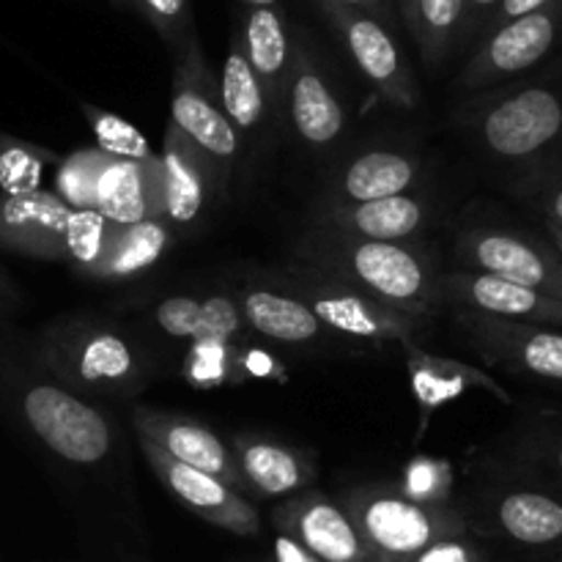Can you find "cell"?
<instances>
[{
    "mask_svg": "<svg viewBox=\"0 0 562 562\" xmlns=\"http://www.w3.org/2000/svg\"><path fill=\"white\" fill-rule=\"evenodd\" d=\"M0 409L71 488L132 492L130 456L113 417L66 390L38 360L33 338L0 318Z\"/></svg>",
    "mask_w": 562,
    "mask_h": 562,
    "instance_id": "6da1fadb",
    "label": "cell"
},
{
    "mask_svg": "<svg viewBox=\"0 0 562 562\" xmlns=\"http://www.w3.org/2000/svg\"><path fill=\"white\" fill-rule=\"evenodd\" d=\"M42 366L86 401H126L143 393L154 360L121 324L97 313H66L33 338Z\"/></svg>",
    "mask_w": 562,
    "mask_h": 562,
    "instance_id": "7a4b0ae2",
    "label": "cell"
},
{
    "mask_svg": "<svg viewBox=\"0 0 562 562\" xmlns=\"http://www.w3.org/2000/svg\"><path fill=\"white\" fill-rule=\"evenodd\" d=\"M307 267L349 280L384 305L431 318L439 311L437 258L417 241H371L311 228L300 241Z\"/></svg>",
    "mask_w": 562,
    "mask_h": 562,
    "instance_id": "3957f363",
    "label": "cell"
},
{
    "mask_svg": "<svg viewBox=\"0 0 562 562\" xmlns=\"http://www.w3.org/2000/svg\"><path fill=\"white\" fill-rule=\"evenodd\" d=\"M481 154L514 179L562 157V88L549 82L483 91L464 113Z\"/></svg>",
    "mask_w": 562,
    "mask_h": 562,
    "instance_id": "277c9868",
    "label": "cell"
},
{
    "mask_svg": "<svg viewBox=\"0 0 562 562\" xmlns=\"http://www.w3.org/2000/svg\"><path fill=\"white\" fill-rule=\"evenodd\" d=\"M470 536L499 547L538 554L549 562L562 552V494L505 464L456 494Z\"/></svg>",
    "mask_w": 562,
    "mask_h": 562,
    "instance_id": "5b68a950",
    "label": "cell"
},
{
    "mask_svg": "<svg viewBox=\"0 0 562 562\" xmlns=\"http://www.w3.org/2000/svg\"><path fill=\"white\" fill-rule=\"evenodd\" d=\"M269 278L289 291L291 296L307 305L313 316L349 344H398L420 346L426 338L431 318L415 316V313L398 311L393 305H384L376 296L366 294L362 289L351 285L349 280H340L335 274L322 272L307 263H294L289 269L272 272Z\"/></svg>",
    "mask_w": 562,
    "mask_h": 562,
    "instance_id": "8992f818",
    "label": "cell"
},
{
    "mask_svg": "<svg viewBox=\"0 0 562 562\" xmlns=\"http://www.w3.org/2000/svg\"><path fill=\"white\" fill-rule=\"evenodd\" d=\"M371 562H409L434 543L470 536L456 503L428 505L406 497L398 486H355L344 497Z\"/></svg>",
    "mask_w": 562,
    "mask_h": 562,
    "instance_id": "52a82bcc",
    "label": "cell"
},
{
    "mask_svg": "<svg viewBox=\"0 0 562 562\" xmlns=\"http://www.w3.org/2000/svg\"><path fill=\"white\" fill-rule=\"evenodd\" d=\"M170 124L212 159L220 187L228 195V187L234 181L236 165H239L245 146L231 126L228 115H225L223 102H220V88L209 71L195 33H190L181 42V47L173 49Z\"/></svg>",
    "mask_w": 562,
    "mask_h": 562,
    "instance_id": "ba28073f",
    "label": "cell"
},
{
    "mask_svg": "<svg viewBox=\"0 0 562 562\" xmlns=\"http://www.w3.org/2000/svg\"><path fill=\"white\" fill-rule=\"evenodd\" d=\"M456 269L486 272L562 302V256L547 234L499 223H470L453 239Z\"/></svg>",
    "mask_w": 562,
    "mask_h": 562,
    "instance_id": "9c48e42d",
    "label": "cell"
},
{
    "mask_svg": "<svg viewBox=\"0 0 562 562\" xmlns=\"http://www.w3.org/2000/svg\"><path fill=\"white\" fill-rule=\"evenodd\" d=\"M316 5L327 16L329 25L335 27L346 53L351 55L360 75L371 82L373 91L398 110L417 108L420 86H417L398 42L384 27V22L373 20L362 11L346 9L335 0H316Z\"/></svg>",
    "mask_w": 562,
    "mask_h": 562,
    "instance_id": "30bf717a",
    "label": "cell"
},
{
    "mask_svg": "<svg viewBox=\"0 0 562 562\" xmlns=\"http://www.w3.org/2000/svg\"><path fill=\"white\" fill-rule=\"evenodd\" d=\"M453 313L464 338L488 366L536 382L562 384V329L467 311Z\"/></svg>",
    "mask_w": 562,
    "mask_h": 562,
    "instance_id": "8fae6325",
    "label": "cell"
},
{
    "mask_svg": "<svg viewBox=\"0 0 562 562\" xmlns=\"http://www.w3.org/2000/svg\"><path fill=\"white\" fill-rule=\"evenodd\" d=\"M225 198L212 159L168 124L162 137V151L157 154V206L159 220L187 234L203 220L214 201Z\"/></svg>",
    "mask_w": 562,
    "mask_h": 562,
    "instance_id": "7c38bea8",
    "label": "cell"
},
{
    "mask_svg": "<svg viewBox=\"0 0 562 562\" xmlns=\"http://www.w3.org/2000/svg\"><path fill=\"white\" fill-rule=\"evenodd\" d=\"M558 11L543 9L488 31L459 77L464 91H494L503 82L536 69L558 44Z\"/></svg>",
    "mask_w": 562,
    "mask_h": 562,
    "instance_id": "4fadbf2b",
    "label": "cell"
},
{
    "mask_svg": "<svg viewBox=\"0 0 562 562\" xmlns=\"http://www.w3.org/2000/svg\"><path fill=\"white\" fill-rule=\"evenodd\" d=\"M239 311L245 316L250 335L274 346H289V349H355V344L329 333L307 305H302L296 296L280 289L269 274L258 272L256 278L245 280L234 291Z\"/></svg>",
    "mask_w": 562,
    "mask_h": 562,
    "instance_id": "5bb4252c",
    "label": "cell"
},
{
    "mask_svg": "<svg viewBox=\"0 0 562 562\" xmlns=\"http://www.w3.org/2000/svg\"><path fill=\"white\" fill-rule=\"evenodd\" d=\"M283 110L289 115L296 140L313 154L335 151L349 130V113L333 88V80L322 69L311 47L302 42L294 44Z\"/></svg>",
    "mask_w": 562,
    "mask_h": 562,
    "instance_id": "9a60e30c",
    "label": "cell"
},
{
    "mask_svg": "<svg viewBox=\"0 0 562 562\" xmlns=\"http://www.w3.org/2000/svg\"><path fill=\"white\" fill-rule=\"evenodd\" d=\"M132 428H135L137 439L157 445L159 450L173 456L181 464L220 477L231 488H236L241 497H252V488L241 475L234 448L203 423L192 420L187 415H176V412L135 406L132 409Z\"/></svg>",
    "mask_w": 562,
    "mask_h": 562,
    "instance_id": "2e32d148",
    "label": "cell"
},
{
    "mask_svg": "<svg viewBox=\"0 0 562 562\" xmlns=\"http://www.w3.org/2000/svg\"><path fill=\"white\" fill-rule=\"evenodd\" d=\"M137 445H140L143 459L148 461L159 483L187 510H192V514L201 516L209 525L220 527V530L234 532V536H258L261 532L258 510L252 508L250 499L241 497L228 483H223L214 475H206V472L195 470V467L181 464V461H176L173 456H168L157 445L146 442V439H137Z\"/></svg>",
    "mask_w": 562,
    "mask_h": 562,
    "instance_id": "e0dca14e",
    "label": "cell"
},
{
    "mask_svg": "<svg viewBox=\"0 0 562 562\" xmlns=\"http://www.w3.org/2000/svg\"><path fill=\"white\" fill-rule=\"evenodd\" d=\"M437 291L439 307L562 329L560 300H552V296L527 289V285L494 278V274L450 269V272L439 274Z\"/></svg>",
    "mask_w": 562,
    "mask_h": 562,
    "instance_id": "ac0fdd59",
    "label": "cell"
},
{
    "mask_svg": "<svg viewBox=\"0 0 562 562\" xmlns=\"http://www.w3.org/2000/svg\"><path fill=\"white\" fill-rule=\"evenodd\" d=\"M434 223L437 206L420 192L366 203L318 201L311 217V228L371 241H420Z\"/></svg>",
    "mask_w": 562,
    "mask_h": 562,
    "instance_id": "d6986e66",
    "label": "cell"
},
{
    "mask_svg": "<svg viewBox=\"0 0 562 562\" xmlns=\"http://www.w3.org/2000/svg\"><path fill=\"white\" fill-rule=\"evenodd\" d=\"M272 521L318 562H371L349 510L327 494L313 488L294 494L272 510Z\"/></svg>",
    "mask_w": 562,
    "mask_h": 562,
    "instance_id": "ffe728a7",
    "label": "cell"
},
{
    "mask_svg": "<svg viewBox=\"0 0 562 562\" xmlns=\"http://www.w3.org/2000/svg\"><path fill=\"white\" fill-rule=\"evenodd\" d=\"M75 209L55 192H0V247L36 261H66V239Z\"/></svg>",
    "mask_w": 562,
    "mask_h": 562,
    "instance_id": "44dd1931",
    "label": "cell"
},
{
    "mask_svg": "<svg viewBox=\"0 0 562 562\" xmlns=\"http://www.w3.org/2000/svg\"><path fill=\"white\" fill-rule=\"evenodd\" d=\"M423 181V157L412 148H366L335 170L322 201L366 203L417 192Z\"/></svg>",
    "mask_w": 562,
    "mask_h": 562,
    "instance_id": "7402d4cb",
    "label": "cell"
},
{
    "mask_svg": "<svg viewBox=\"0 0 562 562\" xmlns=\"http://www.w3.org/2000/svg\"><path fill=\"white\" fill-rule=\"evenodd\" d=\"M151 316L159 333L173 340H187V344L217 340V344L239 346L250 335L239 302L225 291L165 296L157 302Z\"/></svg>",
    "mask_w": 562,
    "mask_h": 562,
    "instance_id": "603a6c76",
    "label": "cell"
},
{
    "mask_svg": "<svg viewBox=\"0 0 562 562\" xmlns=\"http://www.w3.org/2000/svg\"><path fill=\"white\" fill-rule=\"evenodd\" d=\"M241 475L250 483L252 497H294L316 483V461L311 453L261 434H239L231 439Z\"/></svg>",
    "mask_w": 562,
    "mask_h": 562,
    "instance_id": "cb8c5ba5",
    "label": "cell"
},
{
    "mask_svg": "<svg viewBox=\"0 0 562 562\" xmlns=\"http://www.w3.org/2000/svg\"><path fill=\"white\" fill-rule=\"evenodd\" d=\"M404 357L412 393H415L417 406H420V434L426 431L434 412H439L450 401L461 398L472 387L486 390L488 395L499 398L503 404H510V395L505 393L503 384L488 376L486 371H481V368L470 366V362L431 355L423 346H406Z\"/></svg>",
    "mask_w": 562,
    "mask_h": 562,
    "instance_id": "d4e9b609",
    "label": "cell"
},
{
    "mask_svg": "<svg viewBox=\"0 0 562 562\" xmlns=\"http://www.w3.org/2000/svg\"><path fill=\"white\" fill-rule=\"evenodd\" d=\"M176 231L159 217L135 225H113L97 267L86 280L93 283H130L151 272L165 252L173 247Z\"/></svg>",
    "mask_w": 562,
    "mask_h": 562,
    "instance_id": "484cf974",
    "label": "cell"
},
{
    "mask_svg": "<svg viewBox=\"0 0 562 562\" xmlns=\"http://www.w3.org/2000/svg\"><path fill=\"white\" fill-rule=\"evenodd\" d=\"M239 38L252 71L261 80L269 104H272V110H280L291 60H294V42H291L285 14L278 5L274 9H250L245 16V25L239 27Z\"/></svg>",
    "mask_w": 562,
    "mask_h": 562,
    "instance_id": "4316f807",
    "label": "cell"
},
{
    "mask_svg": "<svg viewBox=\"0 0 562 562\" xmlns=\"http://www.w3.org/2000/svg\"><path fill=\"white\" fill-rule=\"evenodd\" d=\"M93 209L113 225H135L148 217H159L157 162L146 165L108 157L99 170Z\"/></svg>",
    "mask_w": 562,
    "mask_h": 562,
    "instance_id": "83f0119b",
    "label": "cell"
},
{
    "mask_svg": "<svg viewBox=\"0 0 562 562\" xmlns=\"http://www.w3.org/2000/svg\"><path fill=\"white\" fill-rule=\"evenodd\" d=\"M220 102H223L225 115H228L231 126L236 135L241 137V146L247 143H258L267 132L269 115L274 113L269 104L267 93H263L261 80L252 71L250 60H247L245 47H241L239 31L231 33L228 55H225L223 75H220Z\"/></svg>",
    "mask_w": 562,
    "mask_h": 562,
    "instance_id": "f1b7e54d",
    "label": "cell"
},
{
    "mask_svg": "<svg viewBox=\"0 0 562 562\" xmlns=\"http://www.w3.org/2000/svg\"><path fill=\"white\" fill-rule=\"evenodd\" d=\"M505 467L562 494V417L538 415L508 439Z\"/></svg>",
    "mask_w": 562,
    "mask_h": 562,
    "instance_id": "f546056e",
    "label": "cell"
},
{
    "mask_svg": "<svg viewBox=\"0 0 562 562\" xmlns=\"http://www.w3.org/2000/svg\"><path fill=\"white\" fill-rule=\"evenodd\" d=\"M461 22H464V0H417L412 38L417 42L428 69L445 64L459 38Z\"/></svg>",
    "mask_w": 562,
    "mask_h": 562,
    "instance_id": "4dcf8cb0",
    "label": "cell"
},
{
    "mask_svg": "<svg viewBox=\"0 0 562 562\" xmlns=\"http://www.w3.org/2000/svg\"><path fill=\"white\" fill-rule=\"evenodd\" d=\"M47 162H58L53 151L0 132V190L3 195L38 192V181H42Z\"/></svg>",
    "mask_w": 562,
    "mask_h": 562,
    "instance_id": "1f68e13d",
    "label": "cell"
},
{
    "mask_svg": "<svg viewBox=\"0 0 562 562\" xmlns=\"http://www.w3.org/2000/svg\"><path fill=\"white\" fill-rule=\"evenodd\" d=\"M82 115L91 124L93 135H97V148L113 159H132V162H157V151L148 146L146 137L140 135L137 126L124 121L121 115L110 113L104 108H93V104H82Z\"/></svg>",
    "mask_w": 562,
    "mask_h": 562,
    "instance_id": "d6a6232c",
    "label": "cell"
},
{
    "mask_svg": "<svg viewBox=\"0 0 562 562\" xmlns=\"http://www.w3.org/2000/svg\"><path fill=\"white\" fill-rule=\"evenodd\" d=\"M239 346L217 344V340H198V344H190V351L184 355V366H181V376L192 387L201 390L241 382Z\"/></svg>",
    "mask_w": 562,
    "mask_h": 562,
    "instance_id": "836d02e7",
    "label": "cell"
},
{
    "mask_svg": "<svg viewBox=\"0 0 562 562\" xmlns=\"http://www.w3.org/2000/svg\"><path fill=\"white\" fill-rule=\"evenodd\" d=\"M108 154L99 148H77L64 157L55 170V195L69 209H93L97 203V179Z\"/></svg>",
    "mask_w": 562,
    "mask_h": 562,
    "instance_id": "e575fe53",
    "label": "cell"
},
{
    "mask_svg": "<svg viewBox=\"0 0 562 562\" xmlns=\"http://www.w3.org/2000/svg\"><path fill=\"white\" fill-rule=\"evenodd\" d=\"M510 195L530 206L543 223L562 228V157L510 181Z\"/></svg>",
    "mask_w": 562,
    "mask_h": 562,
    "instance_id": "d590c367",
    "label": "cell"
},
{
    "mask_svg": "<svg viewBox=\"0 0 562 562\" xmlns=\"http://www.w3.org/2000/svg\"><path fill=\"white\" fill-rule=\"evenodd\" d=\"M110 231H113V223H108L97 209H75L69 223V239H66V263L80 278H88L91 269L97 267Z\"/></svg>",
    "mask_w": 562,
    "mask_h": 562,
    "instance_id": "8d00e7d4",
    "label": "cell"
},
{
    "mask_svg": "<svg viewBox=\"0 0 562 562\" xmlns=\"http://www.w3.org/2000/svg\"><path fill=\"white\" fill-rule=\"evenodd\" d=\"M398 488L406 497L428 505H450L456 503V494H459L456 492V475L448 461L428 459V456H420L406 467L404 483Z\"/></svg>",
    "mask_w": 562,
    "mask_h": 562,
    "instance_id": "74e56055",
    "label": "cell"
},
{
    "mask_svg": "<svg viewBox=\"0 0 562 562\" xmlns=\"http://www.w3.org/2000/svg\"><path fill=\"white\" fill-rule=\"evenodd\" d=\"M130 5L151 22L170 49H179L181 42L195 33L190 22V0H130Z\"/></svg>",
    "mask_w": 562,
    "mask_h": 562,
    "instance_id": "f35d334b",
    "label": "cell"
},
{
    "mask_svg": "<svg viewBox=\"0 0 562 562\" xmlns=\"http://www.w3.org/2000/svg\"><path fill=\"white\" fill-rule=\"evenodd\" d=\"M409 562H494L492 552L483 541L477 538L464 536V538H450V541L434 543L426 552H420Z\"/></svg>",
    "mask_w": 562,
    "mask_h": 562,
    "instance_id": "ab89813d",
    "label": "cell"
},
{
    "mask_svg": "<svg viewBox=\"0 0 562 562\" xmlns=\"http://www.w3.org/2000/svg\"><path fill=\"white\" fill-rule=\"evenodd\" d=\"M285 368L283 362L274 360L267 349H258V346H239V373H241V382L245 379H285Z\"/></svg>",
    "mask_w": 562,
    "mask_h": 562,
    "instance_id": "60d3db41",
    "label": "cell"
},
{
    "mask_svg": "<svg viewBox=\"0 0 562 562\" xmlns=\"http://www.w3.org/2000/svg\"><path fill=\"white\" fill-rule=\"evenodd\" d=\"M552 3L554 0H499L497 14H494V25L488 27V31H494V27L505 25V22H510V20H519V16L536 14V11L549 9Z\"/></svg>",
    "mask_w": 562,
    "mask_h": 562,
    "instance_id": "b9f144b4",
    "label": "cell"
},
{
    "mask_svg": "<svg viewBox=\"0 0 562 562\" xmlns=\"http://www.w3.org/2000/svg\"><path fill=\"white\" fill-rule=\"evenodd\" d=\"M274 562H318V560L313 558L305 547H300L294 538L278 532V538H274Z\"/></svg>",
    "mask_w": 562,
    "mask_h": 562,
    "instance_id": "7bdbcfd3",
    "label": "cell"
},
{
    "mask_svg": "<svg viewBox=\"0 0 562 562\" xmlns=\"http://www.w3.org/2000/svg\"><path fill=\"white\" fill-rule=\"evenodd\" d=\"M335 3L346 5V9L362 11V14L373 16V20H379V22H384L390 16L387 0H335Z\"/></svg>",
    "mask_w": 562,
    "mask_h": 562,
    "instance_id": "ee69618b",
    "label": "cell"
},
{
    "mask_svg": "<svg viewBox=\"0 0 562 562\" xmlns=\"http://www.w3.org/2000/svg\"><path fill=\"white\" fill-rule=\"evenodd\" d=\"M20 307V291L11 283L9 274L0 269V318H5L9 313H14Z\"/></svg>",
    "mask_w": 562,
    "mask_h": 562,
    "instance_id": "f6af8a7d",
    "label": "cell"
},
{
    "mask_svg": "<svg viewBox=\"0 0 562 562\" xmlns=\"http://www.w3.org/2000/svg\"><path fill=\"white\" fill-rule=\"evenodd\" d=\"M494 5H499V0H464V22H461V27L475 31L477 16L486 14V11L494 9Z\"/></svg>",
    "mask_w": 562,
    "mask_h": 562,
    "instance_id": "bcb514c9",
    "label": "cell"
},
{
    "mask_svg": "<svg viewBox=\"0 0 562 562\" xmlns=\"http://www.w3.org/2000/svg\"><path fill=\"white\" fill-rule=\"evenodd\" d=\"M401 9V16H404L406 27H409V33L415 31V14H417V0H395Z\"/></svg>",
    "mask_w": 562,
    "mask_h": 562,
    "instance_id": "7dc6e473",
    "label": "cell"
},
{
    "mask_svg": "<svg viewBox=\"0 0 562 562\" xmlns=\"http://www.w3.org/2000/svg\"><path fill=\"white\" fill-rule=\"evenodd\" d=\"M541 223H543V220H541ZM543 234H547V239L552 241V245H554V250H558L560 256H562V228H560V225L543 223Z\"/></svg>",
    "mask_w": 562,
    "mask_h": 562,
    "instance_id": "c3c4849f",
    "label": "cell"
},
{
    "mask_svg": "<svg viewBox=\"0 0 562 562\" xmlns=\"http://www.w3.org/2000/svg\"><path fill=\"white\" fill-rule=\"evenodd\" d=\"M241 3H247L250 9H274L280 0H241Z\"/></svg>",
    "mask_w": 562,
    "mask_h": 562,
    "instance_id": "681fc988",
    "label": "cell"
},
{
    "mask_svg": "<svg viewBox=\"0 0 562 562\" xmlns=\"http://www.w3.org/2000/svg\"><path fill=\"white\" fill-rule=\"evenodd\" d=\"M549 562H562V552H560V554H554V558L549 560Z\"/></svg>",
    "mask_w": 562,
    "mask_h": 562,
    "instance_id": "f907efd6",
    "label": "cell"
},
{
    "mask_svg": "<svg viewBox=\"0 0 562 562\" xmlns=\"http://www.w3.org/2000/svg\"><path fill=\"white\" fill-rule=\"evenodd\" d=\"M115 3H121V5H130V0H115Z\"/></svg>",
    "mask_w": 562,
    "mask_h": 562,
    "instance_id": "816d5d0a",
    "label": "cell"
}]
</instances>
